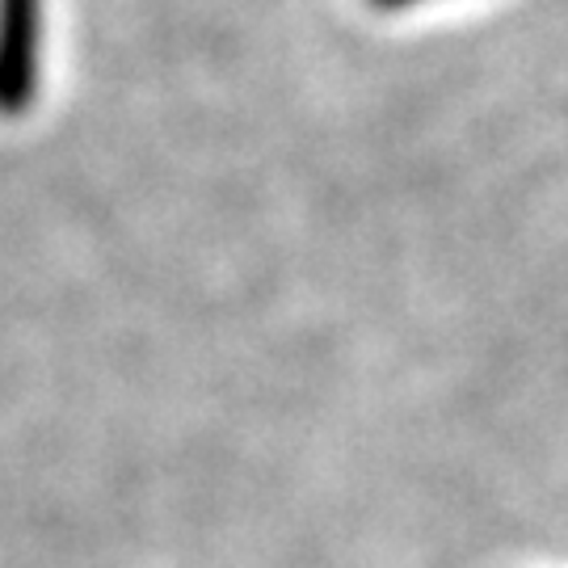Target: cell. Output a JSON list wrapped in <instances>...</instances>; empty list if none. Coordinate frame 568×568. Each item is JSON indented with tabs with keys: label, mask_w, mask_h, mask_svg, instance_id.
Listing matches in <instances>:
<instances>
[{
	"label": "cell",
	"mask_w": 568,
	"mask_h": 568,
	"mask_svg": "<svg viewBox=\"0 0 568 568\" xmlns=\"http://www.w3.org/2000/svg\"><path fill=\"white\" fill-rule=\"evenodd\" d=\"M42 0H0V114L18 119L39 93Z\"/></svg>",
	"instance_id": "1"
},
{
	"label": "cell",
	"mask_w": 568,
	"mask_h": 568,
	"mask_svg": "<svg viewBox=\"0 0 568 568\" xmlns=\"http://www.w3.org/2000/svg\"><path fill=\"white\" fill-rule=\"evenodd\" d=\"M366 4H375V9H408V4H417V0H366Z\"/></svg>",
	"instance_id": "2"
}]
</instances>
